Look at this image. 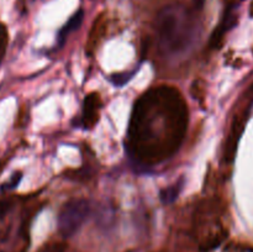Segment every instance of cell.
<instances>
[{
  "label": "cell",
  "mask_w": 253,
  "mask_h": 252,
  "mask_svg": "<svg viewBox=\"0 0 253 252\" xmlns=\"http://www.w3.org/2000/svg\"><path fill=\"white\" fill-rule=\"evenodd\" d=\"M189 124L182 93L170 85L150 88L133 104L125 148L135 165H160L178 152Z\"/></svg>",
  "instance_id": "cell-1"
},
{
  "label": "cell",
  "mask_w": 253,
  "mask_h": 252,
  "mask_svg": "<svg viewBox=\"0 0 253 252\" xmlns=\"http://www.w3.org/2000/svg\"><path fill=\"white\" fill-rule=\"evenodd\" d=\"M197 20L194 11L183 5L165 6L156 17V32L161 49L174 54L185 51L195 36Z\"/></svg>",
  "instance_id": "cell-2"
},
{
  "label": "cell",
  "mask_w": 253,
  "mask_h": 252,
  "mask_svg": "<svg viewBox=\"0 0 253 252\" xmlns=\"http://www.w3.org/2000/svg\"><path fill=\"white\" fill-rule=\"evenodd\" d=\"M90 212L86 199H72L63 205L58 215V229L64 237H71L84 224Z\"/></svg>",
  "instance_id": "cell-3"
},
{
  "label": "cell",
  "mask_w": 253,
  "mask_h": 252,
  "mask_svg": "<svg viewBox=\"0 0 253 252\" xmlns=\"http://www.w3.org/2000/svg\"><path fill=\"white\" fill-rule=\"evenodd\" d=\"M101 109V98L98 93H90L85 96L82 113V125L84 128H91L99 120Z\"/></svg>",
  "instance_id": "cell-4"
},
{
  "label": "cell",
  "mask_w": 253,
  "mask_h": 252,
  "mask_svg": "<svg viewBox=\"0 0 253 252\" xmlns=\"http://www.w3.org/2000/svg\"><path fill=\"white\" fill-rule=\"evenodd\" d=\"M235 24V16L230 11H226L224 19L220 22L219 26L214 30V32L210 36L209 41V47L212 49L220 48V46L222 44V41H224V36Z\"/></svg>",
  "instance_id": "cell-5"
},
{
  "label": "cell",
  "mask_w": 253,
  "mask_h": 252,
  "mask_svg": "<svg viewBox=\"0 0 253 252\" xmlns=\"http://www.w3.org/2000/svg\"><path fill=\"white\" fill-rule=\"evenodd\" d=\"M84 17V11L83 10H78L77 12H74L71 17H69L68 21L63 25L61 30L58 32V36H57V40H58V46H63V43L66 42V39L68 35H71L72 32L78 30L81 27L82 22H83Z\"/></svg>",
  "instance_id": "cell-6"
},
{
  "label": "cell",
  "mask_w": 253,
  "mask_h": 252,
  "mask_svg": "<svg viewBox=\"0 0 253 252\" xmlns=\"http://www.w3.org/2000/svg\"><path fill=\"white\" fill-rule=\"evenodd\" d=\"M105 26H106L105 15L100 14L98 17H96L95 21H94L93 29H91L90 31V36H89V41L88 43H86V48L93 49L94 47H95V44L98 43V41L101 39V36H103Z\"/></svg>",
  "instance_id": "cell-7"
},
{
  "label": "cell",
  "mask_w": 253,
  "mask_h": 252,
  "mask_svg": "<svg viewBox=\"0 0 253 252\" xmlns=\"http://www.w3.org/2000/svg\"><path fill=\"white\" fill-rule=\"evenodd\" d=\"M182 187H183V179H179L175 184H172L170 187H167L165 188V189L161 190L160 193L161 202H162L165 205L174 203L175 200L178 199V197H179V193L180 190H182Z\"/></svg>",
  "instance_id": "cell-8"
},
{
  "label": "cell",
  "mask_w": 253,
  "mask_h": 252,
  "mask_svg": "<svg viewBox=\"0 0 253 252\" xmlns=\"http://www.w3.org/2000/svg\"><path fill=\"white\" fill-rule=\"evenodd\" d=\"M137 72V69H133V71L131 72H124V73H116V74H113V76H110V82L114 84L115 86H123L125 85L126 83H127L128 81H131L132 79V77L135 76V73Z\"/></svg>",
  "instance_id": "cell-9"
},
{
  "label": "cell",
  "mask_w": 253,
  "mask_h": 252,
  "mask_svg": "<svg viewBox=\"0 0 253 252\" xmlns=\"http://www.w3.org/2000/svg\"><path fill=\"white\" fill-rule=\"evenodd\" d=\"M7 42H9V32H7L6 26L4 24H0V63L6 52Z\"/></svg>",
  "instance_id": "cell-10"
},
{
  "label": "cell",
  "mask_w": 253,
  "mask_h": 252,
  "mask_svg": "<svg viewBox=\"0 0 253 252\" xmlns=\"http://www.w3.org/2000/svg\"><path fill=\"white\" fill-rule=\"evenodd\" d=\"M21 179H22V173L21 172H15L14 174L10 177V179L7 180V182L2 183L1 187H0V190H1V192H6V190L15 189V188H16L17 185L20 184Z\"/></svg>",
  "instance_id": "cell-11"
},
{
  "label": "cell",
  "mask_w": 253,
  "mask_h": 252,
  "mask_svg": "<svg viewBox=\"0 0 253 252\" xmlns=\"http://www.w3.org/2000/svg\"><path fill=\"white\" fill-rule=\"evenodd\" d=\"M11 208V202L6 199H0V220L7 214V211Z\"/></svg>",
  "instance_id": "cell-12"
},
{
  "label": "cell",
  "mask_w": 253,
  "mask_h": 252,
  "mask_svg": "<svg viewBox=\"0 0 253 252\" xmlns=\"http://www.w3.org/2000/svg\"><path fill=\"white\" fill-rule=\"evenodd\" d=\"M251 11H252V14H253V2H252V9H251Z\"/></svg>",
  "instance_id": "cell-13"
}]
</instances>
